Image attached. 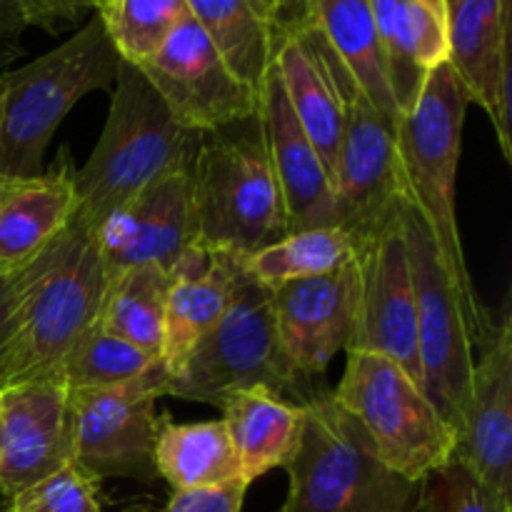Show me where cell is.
<instances>
[{"instance_id": "obj_31", "label": "cell", "mask_w": 512, "mask_h": 512, "mask_svg": "<svg viewBox=\"0 0 512 512\" xmlns=\"http://www.w3.org/2000/svg\"><path fill=\"white\" fill-rule=\"evenodd\" d=\"M160 358L143 353L118 335L100 328L98 320L80 335L58 368L68 388H108L148 373Z\"/></svg>"}, {"instance_id": "obj_7", "label": "cell", "mask_w": 512, "mask_h": 512, "mask_svg": "<svg viewBox=\"0 0 512 512\" xmlns=\"http://www.w3.org/2000/svg\"><path fill=\"white\" fill-rule=\"evenodd\" d=\"M345 355V373L330 393L363 428L375 455L410 483L443 468L453 458L458 433L425 390L385 355L363 348H345Z\"/></svg>"}, {"instance_id": "obj_3", "label": "cell", "mask_w": 512, "mask_h": 512, "mask_svg": "<svg viewBox=\"0 0 512 512\" xmlns=\"http://www.w3.org/2000/svg\"><path fill=\"white\" fill-rule=\"evenodd\" d=\"M468 105V93L450 63L435 68L415 108L398 120V153L405 198L428 225L440 253V263L463 303L475 348H480L495 320L490 318L475 290L455 208V178Z\"/></svg>"}, {"instance_id": "obj_5", "label": "cell", "mask_w": 512, "mask_h": 512, "mask_svg": "<svg viewBox=\"0 0 512 512\" xmlns=\"http://www.w3.org/2000/svg\"><path fill=\"white\" fill-rule=\"evenodd\" d=\"M118 68L120 55L93 15L58 48L0 75V175L43 173V155L65 115L93 90H113Z\"/></svg>"}, {"instance_id": "obj_30", "label": "cell", "mask_w": 512, "mask_h": 512, "mask_svg": "<svg viewBox=\"0 0 512 512\" xmlns=\"http://www.w3.org/2000/svg\"><path fill=\"white\" fill-rule=\"evenodd\" d=\"M123 63L140 65L190 15L188 0H103L95 10Z\"/></svg>"}, {"instance_id": "obj_6", "label": "cell", "mask_w": 512, "mask_h": 512, "mask_svg": "<svg viewBox=\"0 0 512 512\" xmlns=\"http://www.w3.org/2000/svg\"><path fill=\"white\" fill-rule=\"evenodd\" d=\"M300 405L303 438L285 465L290 490L280 512H418L420 483L375 455L368 435L330 390H313Z\"/></svg>"}, {"instance_id": "obj_27", "label": "cell", "mask_w": 512, "mask_h": 512, "mask_svg": "<svg viewBox=\"0 0 512 512\" xmlns=\"http://www.w3.org/2000/svg\"><path fill=\"white\" fill-rule=\"evenodd\" d=\"M173 275L145 263L108 275L98 310V325L143 353L160 358Z\"/></svg>"}, {"instance_id": "obj_37", "label": "cell", "mask_w": 512, "mask_h": 512, "mask_svg": "<svg viewBox=\"0 0 512 512\" xmlns=\"http://www.w3.org/2000/svg\"><path fill=\"white\" fill-rule=\"evenodd\" d=\"M258 18L268 23L275 33L288 28L290 23V0H248Z\"/></svg>"}, {"instance_id": "obj_13", "label": "cell", "mask_w": 512, "mask_h": 512, "mask_svg": "<svg viewBox=\"0 0 512 512\" xmlns=\"http://www.w3.org/2000/svg\"><path fill=\"white\" fill-rule=\"evenodd\" d=\"M478 350L453 460L475 475L500 508L512 512V315L508 300Z\"/></svg>"}, {"instance_id": "obj_23", "label": "cell", "mask_w": 512, "mask_h": 512, "mask_svg": "<svg viewBox=\"0 0 512 512\" xmlns=\"http://www.w3.org/2000/svg\"><path fill=\"white\" fill-rule=\"evenodd\" d=\"M245 483L285 468L303 438V405H293L263 388L240 390L220 405Z\"/></svg>"}, {"instance_id": "obj_14", "label": "cell", "mask_w": 512, "mask_h": 512, "mask_svg": "<svg viewBox=\"0 0 512 512\" xmlns=\"http://www.w3.org/2000/svg\"><path fill=\"white\" fill-rule=\"evenodd\" d=\"M360 300L348 348L373 350L398 363L423 388L418 348V310L408 248L398 218L378 238L358 248Z\"/></svg>"}, {"instance_id": "obj_35", "label": "cell", "mask_w": 512, "mask_h": 512, "mask_svg": "<svg viewBox=\"0 0 512 512\" xmlns=\"http://www.w3.org/2000/svg\"><path fill=\"white\" fill-rule=\"evenodd\" d=\"M103 0H23L30 25L60 33L78 23L83 15L95 13Z\"/></svg>"}, {"instance_id": "obj_15", "label": "cell", "mask_w": 512, "mask_h": 512, "mask_svg": "<svg viewBox=\"0 0 512 512\" xmlns=\"http://www.w3.org/2000/svg\"><path fill=\"white\" fill-rule=\"evenodd\" d=\"M358 300V258L335 273L288 283L270 293L280 350L303 383L323 375L330 360L348 348Z\"/></svg>"}, {"instance_id": "obj_26", "label": "cell", "mask_w": 512, "mask_h": 512, "mask_svg": "<svg viewBox=\"0 0 512 512\" xmlns=\"http://www.w3.org/2000/svg\"><path fill=\"white\" fill-rule=\"evenodd\" d=\"M158 478L180 490H203L243 480L238 455L223 420L170 423L163 415L153 448Z\"/></svg>"}, {"instance_id": "obj_21", "label": "cell", "mask_w": 512, "mask_h": 512, "mask_svg": "<svg viewBox=\"0 0 512 512\" xmlns=\"http://www.w3.org/2000/svg\"><path fill=\"white\" fill-rule=\"evenodd\" d=\"M260 115L275 178L283 193L288 233L335 225L330 175L308 133L295 118L275 68L268 73L260 93Z\"/></svg>"}, {"instance_id": "obj_18", "label": "cell", "mask_w": 512, "mask_h": 512, "mask_svg": "<svg viewBox=\"0 0 512 512\" xmlns=\"http://www.w3.org/2000/svg\"><path fill=\"white\" fill-rule=\"evenodd\" d=\"M450 68L470 103L493 123L505 160H512L510 78L512 0H450Z\"/></svg>"}, {"instance_id": "obj_16", "label": "cell", "mask_w": 512, "mask_h": 512, "mask_svg": "<svg viewBox=\"0 0 512 512\" xmlns=\"http://www.w3.org/2000/svg\"><path fill=\"white\" fill-rule=\"evenodd\" d=\"M93 235L108 275L145 263L160 265L173 275L198 248L190 170L150 185L115 210Z\"/></svg>"}, {"instance_id": "obj_28", "label": "cell", "mask_w": 512, "mask_h": 512, "mask_svg": "<svg viewBox=\"0 0 512 512\" xmlns=\"http://www.w3.org/2000/svg\"><path fill=\"white\" fill-rule=\"evenodd\" d=\"M188 10L238 78L258 95L263 93L278 33L258 18L253 5L248 0H188Z\"/></svg>"}, {"instance_id": "obj_10", "label": "cell", "mask_w": 512, "mask_h": 512, "mask_svg": "<svg viewBox=\"0 0 512 512\" xmlns=\"http://www.w3.org/2000/svg\"><path fill=\"white\" fill-rule=\"evenodd\" d=\"M400 225L415 288L423 390L450 428L460 433L478 348L433 235L408 198L400 203Z\"/></svg>"}, {"instance_id": "obj_19", "label": "cell", "mask_w": 512, "mask_h": 512, "mask_svg": "<svg viewBox=\"0 0 512 512\" xmlns=\"http://www.w3.org/2000/svg\"><path fill=\"white\" fill-rule=\"evenodd\" d=\"M273 68L283 83L295 118L308 133L330 175L343 138L348 95L358 85L350 80L325 40L308 23L280 30Z\"/></svg>"}, {"instance_id": "obj_1", "label": "cell", "mask_w": 512, "mask_h": 512, "mask_svg": "<svg viewBox=\"0 0 512 512\" xmlns=\"http://www.w3.org/2000/svg\"><path fill=\"white\" fill-rule=\"evenodd\" d=\"M105 280L95 235L70 220L25 270L0 335V390L58 375L65 355L98 320Z\"/></svg>"}, {"instance_id": "obj_11", "label": "cell", "mask_w": 512, "mask_h": 512, "mask_svg": "<svg viewBox=\"0 0 512 512\" xmlns=\"http://www.w3.org/2000/svg\"><path fill=\"white\" fill-rule=\"evenodd\" d=\"M333 220L363 248L398 218L405 180L398 153V123L373 108L358 88L345 105V128L335 155Z\"/></svg>"}, {"instance_id": "obj_40", "label": "cell", "mask_w": 512, "mask_h": 512, "mask_svg": "<svg viewBox=\"0 0 512 512\" xmlns=\"http://www.w3.org/2000/svg\"><path fill=\"white\" fill-rule=\"evenodd\" d=\"M5 505H8V498H5V495H0V512H5Z\"/></svg>"}, {"instance_id": "obj_32", "label": "cell", "mask_w": 512, "mask_h": 512, "mask_svg": "<svg viewBox=\"0 0 512 512\" xmlns=\"http://www.w3.org/2000/svg\"><path fill=\"white\" fill-rule=\"evenodd\" d=\"M5 512H103L98 490L73 463L8 498Z\"/></svg>"}, {"instance_id": "obj_9", "label": "cell", "mask_w": 512, "mask_h": 512, "mask_svg": "<svg viewBox=\"0 0 512 512\" xmlns=\"http://www.w3.org/2000/svg\"><path fill=\"white\" fill-rule=\"evenodd\" d=\"M168 398V373L155 363L148 373L108 388H68L70 463L95 485L108 478L155 483V438Z\"/></svg>"}, {"instance_id": "obj_22", "label": "cell", "mask_w": 512, "mask_h": 512, "mask_svg": "<svg viewBox=\"0 0 512 512\" xmlns=\"http://www.w3.org/2000/svg\"><path fill=\"white\" fill-rule=\"evenodd\" d=\"M398 115L418 103L430 73L450 60V0H370Z\"/></svg>"}, {"instance_id": "obj_41", "label": "cell", "mask_w": 512, "mask_h": 512, "mask_svg": "<svg viewBox=\"0 0 512 512\" xmlns=\"http://www.w3.org/2000/svg\"><path fill=\"white\" fill-rule=\"evenodd\" d=\"M0 90H3V83H0Z\"/></svg>"}, {"instance_id": "obj_2", "label": "cell", "mask_w": 512, "mask_h": 512, "mask_svg": "<svg viewBox=\"0 0 512 512\" xmlns=\"http://www.w3.org/2000/svg\"><path fill=\"white\" fill-rule=\"evenodd\" d=\"M200 133L175 123L135 65L120 60L108 120L88 163L75 170V223L95 233L150 185L188 173Z\"/></svg>"}, {"instance_id": "obj_20", "label": "cell", "mask_w": 512, "mask_h": 512, "mask_svg": "<svg viewBox=\"0 0 512 512\" xmlns=\"http://www.w3.org/2000/svg\"><path fill=\"white\" fill-rule=\"evenodd\" d=\"M78 208L68 148L30 178L0 175V278L28 268L70 225Z\"/></svg>"}, {"instance_id": "obj_36", "label": "cell", "mask_w": 512, "mask_h": 512, "mask_svg": "<svg viewBox=\"0 0 512 512\" xmlns=\"http://www.w3.org/2000/svg\"><path fill=\"white\" fill-rule=\"evenodd\" d=\"M25 28H30L23 0H0V45L13 43Z\"/></svg>"}, {"instance_id": "obj_8", "label": "cell", "mask_w": 512, "mask_h": 512, "mask_svg": "<svg viewBox=\"0 0 512 512\" xmlns=\"http://www.w3.org/2000/svg\"><path fill=\"white\" fill-rule=\"evenodd\" d=\"M243 265V263H240ZM263 388L308 398V383L290 370L275 333L270 290L240 270L230 303L215 328L168 378V398L220 408L228 395Z\"/></svg>"}, {"instance_id": "obj_39", "label": "cell", "mask_w": 512, "mask_h": 512, "mask_svg": "<svg viewBox=\"0 0 512 512\" xmlns=\"http://www.w3.org/2000/svg\"><path fill=\"white\" fill-rule=\"evenodd\" d=\"M303 18H305V0H290V23H288V28H290V25L303 23Z\"/></svg>"}, {"instance_id": "obj_4", "label": "cell", "mask_w": 512, "mask_h": 512, "mask_svg": "<svg viewBox=\"0 0 512 512\" xmlns=\"http://www.w3.org/2000/svg\"><path fill=\"white\" fill-rule=\"evenodd\" d=\"M195 243L205 253L245 258L288 235L260 110L200 135L190 165Z\"/></svg>"}, {"instance_id": "obj_33", "label": "cell", "mask_w": 512, "mask_h": 512, "mask_svg": "<svg viewBox=\"0 0 512 512\" xmlns=\"http://www.w3.org/2000/svg\"><path fill=\"white\" fill-rule=\"evenodd\" d=\"M420 512H505L463 463L450 458L420 480Z\"/></svg>"}, {"instance_id": "obj_25", "label": "cell", "mask_w": 512, "mask_h": 512, "mask_svg": "<svg viewBox=\"0 0 512 512\" xmlns=\"http://www.w3.org/2000/svg\"><path fill=\"white\" fill-rule=\"evenodd\" d=\"M243 270L240 258L225 253H210V260L198 270L173 275L168 303H165L163 363L168 378L183 368L188 355L200 340L215 328L233 295L238 275Z\"/></svg>"}, {"instance_id": "obj_29", "label": "cell", "mask_w": 512, "mask_h": 512, "mask_svg": "<svg viewBox=\"0 0 512 512\" xmlns=\"http://www.w3.org/2000/svg\"><path fill=\"white\" fill-rule=\"evenodd\" d=\"M355 258L358 248L353 238L338 225H325L288 233L278 243L240 258V263L255 283L273 293L288 283L335 273Z\"/></svg>"}, {"instance_id": "obj_24", "label": "cell", "mask_w": 512, "mask_h": 512, "mask_svg": "<svg viewBox=\"0 0 512 512\" xmlns=\"http://www.w3.org/2000/svg\"><path fill=\"white\" fill-rule=\"evenodd\" d=\"M303 23L313 25L373 108L398 123L370 0H305Z\"/></svg>"}, {"instance_id": "obj_38", "label": "cell", "mask_w": 512, "mask_h": 512, "mask_svg": "<svg viewBox=\"0 0 512 512\" xmlns=\"http://www.w3.org/2000/svg\"><path fill=\"white\" fill-rule=\"evenodd\" d=\"M25 270H28V268H25ZM25 270H20V273H15V275H5V278H0V335H3L5 320H8L10 310H13V305H15V300H18L20 290H23Z\"/></svg>"}, {"instance_id": "obj_12", "label": "cell", "mask_w": 512, "mask_h": 512, "mask_svg": "<svg viewBox=\"0 0 512 512\" xmlns=\"http://www.w3.org/2000/svg\"><path fill=\"white\" fill-rule=\"evenodd\" d=\"M135 68L153 85L175 123L200 135L260 110V95L238 78L193 15Z\"/></svg>"}, {"instance_id": "obj_34", "label": "cell", "mask_w": 512, "mask_h": 512, "mask_svg": "<svg viewBox=\"0 0 512 512\" xmlns=\"http://www.w3.org/2000/svg\"><path fill=\"white\" fill-rule=\"evenodd\" d=\"M250 485L245 480L203 490H180L170 495L160 512H243V500Z\"/></svg>"}, {"instance_id": "obj_17", "label": "cell", "mask_w": 512, "mask_h": 512, "mask_svg": "<svg viewBox=\"0 0 512 512\" xmlns=\"http://www.w3.org/2000/svg\"><path fill=\"white\" fill-rule=\"evenodd\" d=\"M68 463V385L50 375L0 390V495L13 498Z\"/></svg>"}]
</instances>
